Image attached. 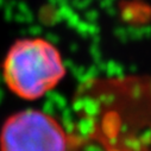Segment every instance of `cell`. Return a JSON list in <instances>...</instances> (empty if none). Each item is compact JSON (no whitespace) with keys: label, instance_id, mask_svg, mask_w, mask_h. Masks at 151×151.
<instances>
[{"label":"cell","instance_id":"obj_1","mask_svg":"<svg viewBox=\"0 0 151 151\" xmlns=\"http://www.w3.org/2000/svg\"><path fill=\"white\" fill-rule=\"evenodd\" d=\"M64 74L60 51L42 38L16 42L3 64V76L7 87L27 100L43 96L62 80Z\"/></svg>","mask_w":151,"mask_h":151},{"label":"cell","instance_id":"obj_2","mask_svg":"<svg viewBox=\"0 0 151 151\" xmlns=\"http://www.w3.org/2000/svg\"><path fill=\"white\" fill-rule=\"evenodd\" d=\"M1 151H69L65 130L42 111L27 109L13 114L3 126Z\"/></svg>","mask_w":151,"mask_h":151}]
</instances>
